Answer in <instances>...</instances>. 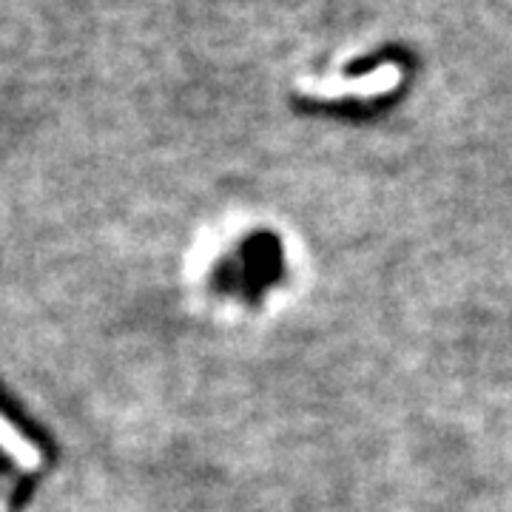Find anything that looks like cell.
<instances>
[{
	"label": "cell",
	"mask_w": 512,
	"mask_h": 512,
	"mask_svg": "<svg viewBox=\"0 0 512 512\" xmlns=\"http://www.w3.org/2000/svg\"><path fill=\"white\" fill-rule=\"evenodd\" d=\"M3 447H6L9 456H15V461L23 470H35L37 464H40V453L29 441L20 439L18 433H15V427H12V421H3Z\"/></svg>",
	"instance_id": "obj_1"
}]
</instances>
